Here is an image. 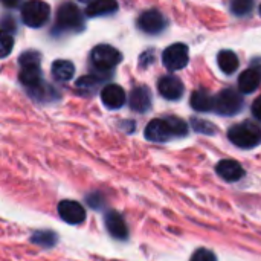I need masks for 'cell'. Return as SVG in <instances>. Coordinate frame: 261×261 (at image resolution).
Masks as SVG:
<instances>
[{
  "label": "cell",
  "mask_w": 261,
  "mask_h": 261,
  "mask_svg": "<svg viewBox=\"0 0 261 261\" xmlns=\"http://www.w3.org/2000/svg\"><path fill=\"white\" fill-rule=\"evenodd\" d=\"M118 9V3L112 0H96L87 5L86 8V15L87 17H99V15H107L112 14Z\"/></svg>",
  "instance_id": "cell-18"
},
{
  "label": "cell",
  "mask_w": 261,
  "mask_h": 261,
  "mask_svg": "<svg viewBox=\"0 0 261 261\" xmlns=\"http://www.w3.org/2000/svg\"><path fill=\"white\" fill-rule=\"evenodd\" d=\"M15 29V21L12 17L6 15L2 21V32H6V34H12V31Z\"/></svg>",
  "instance_id": "cell-27"
},
{
  "label": "cell",
  "mask_w": 261,
  "mask_h": 261,
  "mask_svg": "<svg viewBox=\"0 0 261 261\" xmlns=\"http://www.w3.org/2000/svg\"><path fill=\"white\" fill-rule=\"evenodd\" d=\"M106 228L110 232V236L118 240H125L128 237L127 225H125L122 216L116 211H109L106 214Z\"/></svg>",
  "instance_id": "cell-12"
},
{
  "label": "cell",
  "mask_w": 261,
  "mask_h": 261,
  "mask_svg": "<svg viewBox=\"0 0 261 261\" xmlns=\"http://www.w3.org/2000/svg\"><path fill=\"white\" fill-rule=\"evenodd\" d=\"M219 176L228 182H237L243 177L245 174V170L243 167L237 162V161H232V159H225V161H220L216 167Z\"/></svg>",
  "instance_id": "cell-14"
},
{
  "label": "cell",
  "mask_w": 261,
  "mask_h": 261,
  "mask_svg": "<svg viewBox=\"0 0 261 261\" xmlns=\"http://www.w3.org/2000/svg\"><path fill=\"white\" fill-rule=\"evenodd\" d=\"M260 14H261V5H260Z\"/></svg>",
  "instance_id": "cell-29"
},
{
  "label": "cell",
  "mask_w": 261,
  "mask_h": 261,
  "mask_svg": "<svg viewBox=\"0 0 261 261\" xmlns=\"http://www.w3.org/2000/svg\"><path fill=\"white\" fill-rule=\"evenodd\" d=\"M217 63H219V67L222 69V72L225 73H234L237 69H239V57L236 55V52L232 50H222L219 55H217Z\"/></svg>",
  "instance_id": "cell-20"
},
{
  "label": "cell",
  "mask_w": 261,
  "mask_h": 261,
  "mask_svg": "<svg viewBox=\"0 0 261 261\" xmlns=\"http://www.w3.org/2000/svg\"><path fill=\"white\" fill-rule=\"evenodd\" d=\"M158 90H159V93L164 98L176 101V99H179L184 95L185 87H184L182 81L177 76H174V75H165V76H162L159 80Z\"/></svg>",
  "instance_id": "cell-10"
},
{
  "label": "cell",
  "mask_w": 261,
  "mask_h": 261,
  "mask_svg": "<svg viewBox=\"0 0 261 261\" xmlns=\"http://www.w3.org/2000/svg\"><path fill=\"white\" fill-rule=\"evenodd\" d=\"M60 217L69 225H80L86 220V210L75 200H63L58 203Z\"/></svg>",
  "instance_id": "cell-9"
},
{
  "label": "cell",
  "mask_w": 261,
  "mask_h": 261,
  "mask_svg": "<svg viewBox=\"0 0 261 261\" xmlns=\"http://www.w3.org/2000/svg\"><path fill=\"white\" fill-rule=\"evenodd\" d=\"M55 26L60 31H80L83 28V12L70 2L63 3L57 12Z\"/></svg>",
  "instance_id": "cell-2"
},
{
  "label": "cell",
  "mask_w": 261,
  "mask_h": 261,
  "mask_svg": "<svg viewBox=\"0 0 261 261\" xmlns=\"http://www.w3.org/2000/svg\"><path fill=\"white\" fill-rule=\"evenodd\" d=\"M252 113H254V116L261 121V96H258L255 101H254V104H252Z\"/></svg>",
  "instance_id": "cell-28"
},
{
  "label": "cell",
  "mask_w": 261,
  "mask_h": 261,
  "mask_svg": "<svg viewBox=\"0 0 261 261\" xmlns=\"http://www.w3.org/2000/svg\"><path fill=\"white\" fill-rule=\"evenodd\" d=\"M173 136H176V133L168 116L162 119H151L145 128V138L153 142H165L170 141Z\"/></svg>",
  "instance_id": "cell-8"
},
{
  "label": "cell",
  "mask_w": 261,
  "mask_h": 261,
  "mask_svg": "<svg viewBox=\"0 0 261 261\" xmlns=\"http://www.w3.org/2000/svg\"><path fill=\"white\" fill-rule=\"evenodd\" d=\"M190 104L197 112H211L216 107V98H213L206 90L200 89V90L193 92Z\"/></svg>",
  "instance_id": "cell-17"
},
{
  "label": "cell",
  "mask_w": 261,
  "mask_h": 261,
  "mask_svg": "<svg viewBox=\"0 0 261 261\" xmlns=\"http://www.w3.org/2000/svg\"><path fill=\"white\" fill-rule=\"evenodd\" d=\"M228 138L240 148H252L261 144V128L257 124H237L228 132Z\"/></svg>",
  "instance_id": "cell-1"
},
{
  "label": "cell",
  "mask_w": 261,
  "mask_h": 261,
  "mask_svg": "<svg viewBox=\"0 0 261 261\" xmlns=\"http://www.w3.org/2000/svg\"><path fill=\"white\" fill-rule=\"evenodd\" d=\"M75 73V66L67 60H57L52 64V76L57 81H70Z\"/></svg>",
  "instance_id": "cell-19"
},
{
  "label": "cell",
  "mask_w": 261,
  "mask_h": 261,
  "mask_svg": "<svg viewBox=\"0 0 261 261\" xmlns=\"http://www.w3.org/2000/svg\"><path fill=\"white\" fill-rule=\"evenodd\" d=\"M90 60L96 69L109 70L115 67L116 64H119V61L122 60V55L116 47L110 44H98L96 47H93L90 54Z\"/></svg>",
  "instance_id": "cell-4"
},
{
  "label": "cell",
  "mask_w": 261,
  "mask_h": 261,
  "mask_svg": "<svg viewBox=\"0 0 261 261\" xmlns=\"http://www.w3.org/2000/svg\"><path fill=\"white\" fill-rule=\"evenodd\" d=\"M20 81L23 86L28 87V90H35L38 89L40 86H43V78H41V69L40 66H34V67H23L20 70V75H18Z\"/></svg>",
  "instance_id": "cell-16"
},
{
  "label": "cell",
  "mask_w": 261,
  "mask_h": 261,
  "mask_svg": "<svg viewBox=\"0 0 261 261\" xmlns=\"http://www.w3.org/2000/svg\"><path fill=\"white\" fill-rule=\"evenodd\" d=\"M32 243L38 245V246H44V248H49V246H54L55 242H57V236L50 231H40V232H35L32 236Z\"/></svg>",
  "instance_id": "cell-21"
},
{
  "label": "cell",
  "mask_w": 261,
  "mask_h": 261,
  "mask_svg": "<svg viewBox=\"0 0 261 261\" xmlns=\"http://www.w3.org/2000/svg\"><path fill=\"white\" fill-rule=\"evenodd\" d=\"M261 83V72L257 67H249L246 69L240 76H239V89L242 93H252L258 89Z\"/></svg>",
  "instance_id": "cell-15"
},
{
  "label": "cell",
  "mask_w": 261,
  "mask_h": 261,
  "mask_svg": "<svg viewBox=\"0 0 261 261\" xmlns=\"http://www.w3.org/2000/svg\"><path fill=\"white\" fill-rule=\"evenodd\" d=\"M50 14V8L44 2H28L21 6V20L29 28H41Z\"/></svg>",
  "instance_id": "cell-3"
},
{
  "label": "cell",
  "mask_w": 261,
  "mask_h": 261,
  "mask_svg": "<svg viewBox=\"0 0 261 261\" xmlns=\"http://www.w3.org/2000/svg\"><path fill=\"white\" fill-rule=\"evenodd\" d=\"M231 9L236 15H245L252 9V2L249 0H236L231 5Z\"/></svg>",
  "instance_id": "cell-23"
},
{
  "label": "cell",
  "mask_w": 261,
  "mask_h": 261,
  "mask_svg": "<svg viewBox=\"0 0 261 261\" xmlns=\"http://www.w3.org/2000/svg\"><path fill=\"white\" fill-rule=\"evenodd\" d=\"M2 57L5 58L9 52H11V49H12V44H14V38H12V35L11 34H6V32H2Z\"/></svg>",
  "instance_id": "cell-25"
},
{
  "label": "cell",
  "mask_w": 261,
  "mask_h": 261,
  "mask_svg": "<svg viewBox=\"0 0 261 261\" xmlns=\"http://www.w3.org/2000/svg\"><path fill=\"white\" fill-rule=\"evenodd\" d=\"M191 261H217V258H216V255L211 251H208L205 248H200V249H197L193 254Z\"/></svg>",
  "instance_id": "cell-24"
},
{
  "label": "cell",
  "mask_w": 261,
  "mask_h": 261,
  "mask_svg": "<svg viewBox=\"0 0 261 261\" xmlns=\"http://www.w3.org/2000/svg\"><path fill=\"white\" fill-rule=\"evenodd\" d=\"M130 109L138 112V113H144L151 107V93L147 87L138 86L132 90L130 93V99H128Z\"/></svg>",
  "instance_id": "cell-13"
},
{
  "label": "cell",
  "mask_w": 261,
  "mask_h": 261,
  "mask_svg": "<svg viewBox=\"0 0 261 261\" xmlns=\"http://www.w3.org/2000/svg\"><path fill=\"white\" fill-rule=\"evenodd\" d=\"M18 63L23 67H34V66H40V54L35 52V50H29V52H24L20 55L18 58Z\"/></svg>",
  "instance_id": "cell-22"
},
{
  "label": "cell",
  "mask_w": 261,
  "mask_h": 261,
  "mask_svg": "<svg viewBox=\"0 0 261 261\" xmlns=\"http://www.w3.org/2000/svg\"><path fill=\"white\" fill-rule=\"evenodd\" d=\"M243 107V98L239 92L232 89H225L216 96V107L214 110L223 116L237 115Z\"/></svg>",
  "instance_id": "cell-5"
},
{
  "label": "cell",
  "mask_w": 261,
  "mask_h": 261,
  "mask_svg": "<svg viewBox=\"0 0 261 261\" xmlns=\"http://www.w3.org/2000/svg\"><path fill=\"white\" fill-rule=\"evenodd\" d=\"M194 128L196 130H199V132H203V133H214L216 132V128H214V125H211V124H208L206 121H200V119H196L194 121Z\"/></svg>",
  "instance_id": "cell-26"
},
{
  "label": "cell",
  "mask_w": 261,
  "mask_h": 261,
  "mask_svg": "<svg viewBox=\"0 0 261 261\" xmlns=\"http://www.w3.org/2000/svg\"><path fill=\"white\" fill-rule=\"evenodd\" d=\"M101 101L112 110L121 109L125 104V92L118 84H109L101 90Z\"/></svg>",
  "instance_id": "cell-11"
},
{
  "label": "cell",
  "mask_w": 261,
  "mask_h": 261,
  "mask_svg": "<svg viewBox=\"0 0 261 261\" xmlns=\"http://www.w3.org/2000/svg\"><path fill=\"white\" fill-rule=\"evenodd\" d=\"M188 60H190L188 46L184 43H174V44L168 46L162 54L164 66L171 72L184 69L188 64Z\"/></svg>",
  "instance_id": "cell-6"
},
{
  "label": "cell",
  "mask_w": 261,
  "mask_h": 261,
  "mask_svg": "<svg viewBox=\"0 0 261 261\" xmlns=\"http://www.w3.org/2000/svg\"><path fill=\"white\" fill-rule=\"evenodd\" d=\"M138 28L145 34H159L167 28V18L158 9H147L139 15Z\"/></svg>",
  "instance_id": "cell-7"
}]
</instances>
